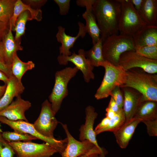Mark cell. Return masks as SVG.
<instances>
[{
    "instance_id": "cell-2",
    "label": "cell",
    "mask_w": 157,
    "mask_h": 157,
    "mask_svg": "<svg viewBox=\"0 0 157 157\" xmlns=\"http://www.w3.org/2000/svg\"><path fill=\"white\" fill-rule=\"evenodd\" d=\"M139 68L126 71L124 81L120 88L133 89L143 96V101H157V75L142 71Z\"/></svg>"
},
{
    "instance_id": "cell-35",
    "label": "cell",
    "mask_w": 157,
    "mask_h": 157,
    "mask_svg": "<svg viewBox=\"0 0 157 157\" xmlns=\"http://www.w3.org/2000/svg\"><path fill=\"white\" fill-rule=\"evenodd\" d=\"M59 8V14L61 15H67L69 12L70 6V0H54Z\"/></svg>"
},
{
    "instance_id": "cell-17",
    "label": "cell",
    "mask_w": 157,
    "mask_h": 157,
    "mask_svg": "<svg viewBox=\"0 0 157 157\" xmlns=\"http://www.w3.org/2000/svg\"><path fill=\"white\" fill-rule=\"evenodd\" d=\"M142 120L133 117L125 122L117 131L113 132L116 142L122 149L126 148L131 139L138 124Z\"/></svg>"
},
{
    "instance_id": "cell-45",
    "label": "cell",
    "mask_w": 157,
    "mask_h": 157,
    "mask_svg": "<svg viewBox=\"0 0 157 157\" xmlns=\"http://www.w3.org/2000/svg\"><path fill=\"white\" fill-rule=\"evenodd\" d=\"M101 154V152L99 150H96L92 151L90 152L88 154L83 155H81L79 157H88L89 156L94 154Z\"/></svg>"
},
{
    "instance_id": "cell-33",
    "label": "cell",
    "mask_w": 157,
    "mask_h": 157,
    "mask_svg": "<svg viewBox=\"0 0 157 157\" xmlns=\"http://www.w3.org/2000/svg\"><path fill=\"white\" fill-rule=\"evenodd\" d=\"M141 122L145 124L147 132L149 136H157V118L142 120Z\"/></svg>"
},
{
    "instance_id": "cell-14",
    "label": "cell",
    "mask_w": 157,
    "mask_h": 157,
    "mask_svg": "<svg viewBox=\"0 0 157 157\" xmlns=\"http://www.w3.org/2000/svg\"><path fill=\"white\" fill-rule=\"evenodd\" d=\"M31 106L30 101L23 99L20 95L16 97L15 100L13 101L6 107L0 111V116L11 121L23 120L28 122L25 113Z\"/></svg>"
},
{
    "instance_id": "cell-42",
    "label": "cell",
    "mask_w": 157,
    "mask_h": 157,
    "mask_svg": "<svg viewBox=\"0 0 157 157\" xmlns=\"http://www.w3.org/2000/svg\"><path fill=\"white\" fill-rule=\"evenodd\" d=\"M106 117L110 119L112 118L116 114V113L108 107L106 108Z\"/></svg>"
},
{
    "instance_id": "cell-16",
    "label": "cell",
    "mask_w": 157,
    "mask_h": 157,
    "mask_svg": "<svg viewBox=\"0 0 157 157\" xmlns=\"http://www.w3.org/2000/svg\"><path fill=\"white\" fill-rule=\"evenodd\" d=\"M121 88L124 94L123 109L125 114L126 122L134 117L137 108L143 101V99L142 95L133 89L129 87Z\"/></svg>"
},
{
    "instance_id": "cell-19",
    "label": "cell",
    "mask_w": 157,
    "mask_h": 157,
    "mask_svg": "<svg viewBox=\"0 0 157 157\" xmlns=\"http://www.w3.org/2000/svg\"><path fill=\"white\" fill-rule=\"evenodd\" d=\"M132 37L135 46L157 45V26L145 25Z\"/></svg>"
},
{
    "instance_id": "cell-12",
    "label": "cell",
    "mask_w": 157,
    "mask_h": 157,
    "mask_svg": "<svg viewBox=\"0 0 157 157\" xmlns=\"http://www.w3.org/2000/svg\"><path fill=\"white\" fill-rule=\"evenodd\" d=\"M85 53V51L83 49H80L77 54L73 52L69 56L59 55L57 57V60L60 65H66L69 62L72 63L82 72L84 81L88 83L94 78L93 72L94 67L86 58Z\"/></svg>"
},
{
    "instance_id": "cell-24",
    "label": "cell",
    "mask_w": 157,
    "mask_h": 157,
    "mask_svg": "<svg viewBox=\"0 0 157 157\" xmlns=\"http://www.w3.org/2000/svg\"><path fill=\"white\" fill-rule=\"evenodd\" d=\"M134 117L142 120L157 118V101L147 100L142 102L137 108Z\"/></svg>"
},
{
    "instance_id": "cell-4",
    "label": "cell",
    "mask_w": 157,
    "mask_h": 157,
    "mask_svg": "<svg viewBox=\"0 0 157 157\" xmlns=\"http://www.w3.org/2000/svg\"><path fill=\"white\" fill-rule=\"evenodd\" d=\"M78 70L76 67H68L55 73L54 86L49 99L56 114L60 109L63 99L68 95L67 85L69 81Z\"/></svg>"
},
{
    "instance_id": "cell-41",
    "label": "cell",
    "mask_w": 157,
    "mask_h": 157,
    "mask_svg": "<svg viewBox=\"0 0 157 157\" xmlns=\"http://www.w3.org/2000/svg\"><path fill=\"white\" fill-rule=\"evenodd\" d=\"M144 0H130L135 10L139 13L142 6Z\"/></svg>"
},
{
    "instance_id": "cell-22",
    "label": "cell",
    "mask_w": 157,
    "mask_h": 157,
    "mask_svg": "<svg viewBox=\"0 0 157 157\" xmlns=\"http://www.w3.org/2000/svg\"><path fill=\"white\" fill-rule=\"evenodd\" d=\"M92 9H86L82 16L86 22L85 28L86 33L91 38L93 45L100 39L101 32Z\"/></svg>"
},
{
    "instance_id": "cell-8",
    "label": "cell",
    "mask_w": 157,
    "mask_h": 157,
    "mask_svg": "<svg viewBox=\"0 0 157 157\" xmlns=\"http://www.w3.org/2000/svg\"><path fill=\"white\" fill-rule=\"evenodd\" d=\"M8 143L17 157H50L58 152L54 148L46 143L14 141Z\"/></svg>"
},
{
    "instance_id": "cell-11",
    "label": "cell",
    "mask_w": 157,
    "mask_h": 157,
    "mask_svg": "<svg viewBox=\"0 0 157 157\" xmlns=\"http://www.w3.org/2000/svg\"><path fill=\"white\" fill-rule=\"evenodd\" d=\"M66 135L67 143L64 151L60 154L62 157H79L92 151L99 150L93 144L85 140L78 141L75 139L68 130L66 124L60 123Z\"/></svg>"
},
{
    "instance_id": "cell-30",
    "label": "cell",
    "mask_w": 157,
    "mask_h": 157,
    "mask_svg": "<svg viewBox=\"0 0 157 157\" xmlns=\"http://www.w3.org/2000/svg\"><path fill=\"white\" fill-rule=\"evenodd\" d=\"M3 138L8 142L14 141H25L37 139L36 138L29 134L15 132L5 131L1 134Z\"/></svg>"
},
{
    "instance_id": "cell-21",
    "label": "cell",
    "mask_w": 157,
    "mask_h": 157,
    "mask_svg": "<svg viewBox=\"0 0 157 157\" xmlns=\"http://www.w3.org/2000/svg\"><path fill=\"white\" fill-rule=\"evenodd\" d=\"M26 10H28L30 12L31 20L34 19L38 21L41 20L42 11L40 9L33 8L29 5L24 3L21 0H16L13 14L10 21V27L12 31H15V23L18 17L22 12Z\"/></svg>"
},
{
    "instance_id": "cell-27",
    "label": "cell",
    "mask_w": 157,
    "mask_h": 157,
    "mask_svg": "<svg viewBox=\"0 0 157 157\" xmlns=\"http://www.w3.org/2000/svg\"><path fill=\"white\" fill-rule=\"evenodd\" d=\"M16 0H0V22L10 23Z\"/></svg>"
},
{
    "instance_id": "cell-29",
    "label": "cell",
    "mask_w": 157,
    "mask_h": 157,
    "mask_svg": "<svg viewBox=\"0 0 157 157\" xmlns=\"http://www.w3.org/2000/svg\"><path fill=\"white\" fill-rule=\"evenodd\" d=\"M29 12L26 10L22 12L17 18L15 24V39H21V37L25 32L26 24L28 20H31Z\"/></svg>"
},
{
    "instance_id": "cell-34",
    "label": "cell",
    "mask_w": 157,
    "mask_h": 157,
    "mask_svg": "<svg viewBox=\"0 0 157 157\" xmlns=\"http://www.w3.org/2000/svg\"><path fill=\"white\" fill-rule=\"evenodd\" d=\"M110 96L118 105L122 108L124 102V97L119 86L116 87L111 92Z\"/></svg>"
},
{
    "instance_id": "cell-49",
    "label": "cell",
    "mask_w": 157,
    "mask_h": 157,
    "mask_svg": "<svg viewBox=\"0 0 157 157\" xmlns=\"http://www.w3.org/2000/svg\"><path fill=\"white\" fill-rule=\"evenodd\" d=\"M1 124H0V133H2L3 132V131H2L1 129Z\"/></svg>"
},
{
    "instance_id": "cell-40",
    "label": "cell",
    "mask_w": 157,
    "mask_h": 157,
    "mask_svg": "<svg viewBox=\"0 0 157 157\" xmlns=\"http://www.w3.org/2000/svg\"><path fill=\"white\" fill-rule=\"evenodd\" d=\"M107 107L116 113L119 112L123 108H119L112 97H111L110 99Z\"/></svg>"
},
{
    "instance_id": "cell-6",
    "label": "cell",
    "mask_w": 157,
    "mask_h": 157,
    "mask_svg": "<svg viewBox=\"0 0 157 157\" xmlns=\"http://www.w3.org/2000/svg\"><path fill=\"white\" fill-rule=\"evenodd\" d=\"M119 0L121 5L119 31L120 34L132 37L139 29L147 24L130 0Z\"/></svg>"
},
{
    "instance_id": "cell-47",
    "label": "cell",
    "mask_w": 157,
    "mask_h": 157,
    "mask_svg": "<svg viewBox=\"0 0 157 157\" xmlns=\"http://www.w3.org/2000/svg\"><path fill=\"white\" fill-rule=\"evenodd\" d=\"M99 155L98 154H94L91 155L88 157H99Z\"/></svg>"
},
{
    "instance_id": "cell-10",
    "label": "cell",
    "mask_w": 157,
    "mask_h": 157,
    "mask_svg": "<svg viewBox=\"0 0 157 157\" xmlns=\"http://www.w3.org/2000/svg\"><path fill=\"white\" fill-rule=\"evenodd\" d=\"M56 114L52 109L49 101L45 100L42 103L40 115L33 124L36 130L42 135L55 138L53 133L58 124L55 117Z\"/></svg>"
},
{
    "instance_id": "cell-9",
    "label": "cell",
    "mask_w": 157,
    "mask_h": 157,
    "mask_svg": "<svg viewBox=\"0 0 157 157\" xmlns=\"http://www.w3.org/2000/svg\"><path fill=\"white\" fill-rule=\"evenodd\" d=\"M119 65L126 71L139 68L150 74H156L157 72V60L146 58L135 51H128L122 53L119 57Z\"/></svg>"
},
{
    "instance_id": "cell-43",
    "label": "cell",
    "mask_w": 157,
    "mask_h": 157,
    "mask_svg": "<svg viewBox=\"0 0 157 157\" xmlns=\"http://www.w3.org/2000/svg\"><path fill=\"white\" fill-rule=\"evenodd\" d=\"M0 62L6 64L4 60L3 48L2 41H0Z\"/></svg>"
},
{
    "instance_id": "cell-13",
    "label": "cell",
    "mask_w": 157,
    "mask_h": 157,
    "mask_svg": "<svg viewBox=\"0 0 157 157\" xmlns=\"http://www.w3.org/2000/svg\"><path fill=\"white\" fill-rule=\"evenodd\" d=\"M85 123L81 125L79 129L80 141L88 140L101 151H104L98 144L96 135L93 129L94 122L98 116L97 113L95 111L93 106H88L85 108Z\"/></svg>"
},
{
    "instance_id": "cell-1",
    "label": "cell",
    "mask_w": 157,
    "mask_h": 157,
    "mask_svg": "<svg viewBox=\"0 0 157 157\" xmlns=\"http://www.w3.org/2000/svg\"><path fill=\"white\" fill-rule=\"evenodd\" d=\"M92 11L101 32L102 42L118 34L121 5L119 0H96Z\"/></svg>"
},
{
    "instance_id": "cell-15",
    "label": "cell",
    "mask_w": 157,
    "mask_h": 157,
    "mask_svg": "<svg viewBox=\"0 0 157 157\" xmlns=\"http://www.w3.org/2000/svg\"><path fill=\"white\" fill-rule=\"evenodd\" d=\"M78 24L79 30L77 34L75 36L67 34L65 28L61 26H58L56 37L57 41L61 44L59 48V55L65 56L71 55L72 53L70 51V49L73 47L76 40L80 37L83 38L85 36L86 33L85 25L80 22H78Z\"/></svg>"
},
{
    "instance_id": "cell-23",
    "label": "cell",
    "mask_w": 157,
    "mask_h": 157,
    "mask_svg": "<svg viewBox=\"0 0 157 157\" xmlns=\"http://www.w3.org/2000/svg\"><path fill=\"white\" fill-rule=\"evenodd\" d=\"M139 13L147 25L157 26V0H144Z\"/></svg>"
},
{
    "instance_id": "cell-25",
    "label": "cell",
    "mask_w": 157,
    "mask_h": 157,
    "mask_svg": "<svg viewBox=\"0 0 157 157\" xmlns=\"http://www.w3.org/2000/svg\"><path fill=\"white\" fill-rule=\"evenodd\" d=\"M35 66V64L32 61L26 62L21 61L16 53L14 55L11 65L12 75L19 81L22 82V77L25 73L32 69Z\"/></svg>"
},
{
    "instance_id": "cell-32",
    "label": "cell",
    "mask_w": 157,
    "mask_h": 157,
    "mask_svg": "<svg viewBox=\"0 0 157 157\" xmlns=\"http://www.w3.org/2000/svg\"><path fill=\"white\" fill-rule=\"evenodd\" d=\"M15 154L8 142L4 139L0 140V157H13Z\"/></svg>"
},
{
    "instance_id": "cell-46",
    "label": "cell",
    "mask_w": 157,
    "mask_h": 157,
    "mask_svg": "<svg viewBox=\"0 0 157 157\" xmlns=\"http://www.w3.org/2000/svg\"><path fill=\"white\" fill-rule=\"evenodd\" d=\"M6 88V85H0V99L3 96Z\"/></svg>"
},
{
    "instance_id": "cell-48",
    "label": "cell",
    "mask_w": 157,
    "mask_h": 157,
    "mask_svg": "<svg viewBox=\"0 0 157 157\" xmlns=\"http://www.w3.org/2000/svg\"><path fill=\"white\" fill-rule=\"evenodd\" d=\"M105 154H102L99 155V157H105Z\"/></svg>"
},
{
    "instance_id": "cell-20",
    "label": "cell",
    "mask_w": 157,
    "mask_h": 157,
    "mask_svg": "<svg viewBox=\"0 0 157 157\" xmlns=\"http://www.w3.org/2000/svg\"><path fill=\"white\" fill-rule=\"evenodd\" d=\"M2 42L5 64L11 67L14 55L17 51L23 50V47L21 45V39H15L10 27Z\"/></svg>"
},
{
    "instance_id": "cell-7",
    "label": "cell",
    "mask_w": 157,
    "mask_h": 157,
    "mask_svg": "<svg viewBox=\"0 0 157 157\" xmlns=\"http://www.w3.org/2000/svg\"><path fill=\"white\" fill-rule=\"evenodd\" d=\"M0 122L6 124L14 130V132L31 135L47 143L54 148L60 154L64 151L67 143L66 138L58 140L45 137L40 134L35 129L33 124L23 120L13 121L0 116Z\"/></svg>"
},
{
    "instance_id": "cell-5",
    "label": "cell",
    "mask_w": 157,
    "mask_h": 157,
    "mask_svg": "<svg viewBox=\"0 0 157 157\" xmlns=\"http://www.w3.org/2000/svg\"><path fill=\"white\" fill-rule=\"evenodd\" d=\"M105 69L104 75L101 83L94 94L97 100L107 98L116 87L123 85L126 70L120 65L115 66L105 60L102 66Z\"/></svg>"
},
{
    "instance_id": "cell-44",
    "label": "cell",
    "mask_w": 157,
    "mask_h": 157,
    "mask_svg": "<svg viewBox=\"0 0 157 157\" xmlns=\"http://www.w3.org/2000/svg\"><path fill=\"white\" fill-rule=\"evenodd\" d=\"M8 80V78L3 72L0 71V80L3 81L5 84H6Z\"/></svg>"
},
{
    "instance_id": "cell-39",
    "label": "cell",
    "mask_w": 157,
    "mask_h": 157,
    "mask_svg": "<svg viewBox=\"0 0 157 157\" xmlns=\"http://www.w3.org/2000/svg\"><path fill=\"white\" fill-rule=\"evenodd\" d=\"M0 71L4 73L8 78L13 76L11 67L0 62Z\"/></svg>"
},
{
    "instance_id": "cell-28",
    "label": "cell",
    "mask_w": 157,
    "mask_h": 157,
    "mask_svg": "<svg viewBox=\"0 0 157 157\" xmlns=\"http://www.w3.org/2000/svg\"><path fill=\"white\" fill-rule=\"evenodd\" d=\"M125 122V117L123 110L122 109L118 113L110 119L107 125L101 129L100 133L107 131L114 132L119 129Z\"/></svg>"
},
{
    "instance_id": "cell-31",
    "label": "cell",
    "mask_w": 157,
    "mask_h": 157,
    "mask_svg": "<svg viewBox=\"0 0 157 157\" xmlns=\"http://www.w3.org/2000/svg\"><path fill=\"white\" fill-rule=\"evenodd\" d=\"M135 51L140 55L146 58L157 60V45L135 46Z\"/></svg>"
},
{
    "instance_id": "cell-26",
    "label": "cell",
    "mask_w": 157,
    "mask_h": 157,
    "mask_svg": "<svg viewBox=\"0 0 157 157\" xmlns=\"http://www.w3.org/2000/svg\"><path fill=\"white\" fill-rule=\"evenodd\" d=\"M102 42L101 39L88 50L85 51V56L94 67H102L105 61L102 51Z\"/></svg>"
},
{
    "instance_id": "cell-3",
    "label": "cell",
    "mask_w": 157,
    "mask_h": 157,
    "mask_svg": "<svg viewBox=\"0 0 157 157\" xmlns=\"http://www.w3.org/2000/svg\"><path fill=\"white\" fill-rule=\"evenodd\" d=\"M135 48L132 37L120 34H113L102 42L103 56L105 60L117 66L121 55L126 51H135Z\"/></svg>"
},
{
    "instance_id": "cell-36",
    "label": "cell",
    "mask_w": 157,
    "mask_h": 157,
    "mask_svg": "<svg viewBox=\"0 0 157 157\" xmlns=\"http://www.w3.org/2000/svg\"><path fill=\"white\" fill-rule=\"evenodd\" d=\"M24 3L29 5L31 7H37L38 9L44 5L47 2L46 0H27L22 1Z\"/></svg>"
},
{
    "instance_id": "cell-37",
    "label": "cell",
    "mask_w": 157,
    "mask_h": 157,
    "mask_svg": "<svg viewBox=\"0 0 157 157\" xmlns=\"http://www.w3.org/2000/svg\"><path fill=\"white\" fill-rule=\"evenodd\" d=\"M96 0H77L76 3L77 6L85 7L86 9H92L93 6Z\"/></svg>"
},
{
    "instance_id": "cell-18",
    "label": "cell",
    "mask_w": 157,
    "mask_h": 157,
    "mask_svg": "<svg viewBox=\"0 0 157 157\" xmlns=\"http://www.w3.org/2000/svg\"><path fill=\"white\" fill-rule=\"evenodd\" d=\"M6 88L0 99V111L8 106L15 97L20 96L24 90L22 82L19 81L13 75L8 78Z\"/></svg>"
},
{
    "instance_id": "cell-38",
    "label": "cell",
    "mask_w": 157,
    "mask_h": 157,
    "mask_svg": "<svg viewBox=\"0 0 157 157\" xmlns=\"http://www.w3.org/2000/svg\"><path fill=\"white\" fill-rule=\"evenodd\" d=\"M10 28V23L0 22V41H2Z\"/></svg>"
}]
</instances>
